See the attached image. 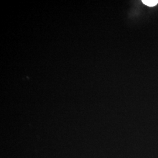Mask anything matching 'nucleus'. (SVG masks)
Here are the masks:
<instances>
[{
    "label": "nucleus",
    "instance_id": "obj_1",
    "mask_svg": "<svg viewBox=\"0 0 158 158\" xmlns=\"http://www.w3.org/2000/svg\"><path fill=\"white\" fill-rule=\"evenodd\" d=\"M143 4L149 6H154L158 4V0H142Z\"/></svg>",
    "mask_w": 158,
    "mask_h": 158
}]
</instances>
